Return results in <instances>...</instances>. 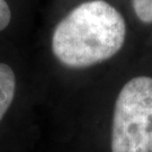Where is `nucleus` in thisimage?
<instances>
[{"instance_id":"nucleus-1","label":"nucleus","mask_w":152,"mask_h":152,"mask_svg":"<svg viewBox=\"0 0 152 152\" xmlns=\"http://www.w3.org/2000/svg\"><path fill=\"white\" fill-rule=\"evenodd\" d=\"M126 37L124 17L105 0H89L75 7L55 26L51 46L66 68L83 69L112 59Z\"/></svg>"},{"instance_id":"nucleus-4","label":"nucleus","mask_w":152,"mask_h":152,"mask_svg":"<svg viewBox=\"0 0 152 152\" xmlns=\"http://www.w3.org/2000/svg\"><path fill=\"white\" fill-rule=\"evenodd\" d=\"M135 16L144 24H152V0H132Z\"/></svg>"},{"instance_id":"nucleus-2","label":"nucleus","mask_w":152,"mask_h":152,"mask_svg":"<svg viewBox=\"0 0 152 152\" xmlns=\"http://www.w3.org/2000/svg\"><path fill=\"white\" fill-rule=\"evenodd\" d=\"M112 152H152V78H132L120 90L112 120Z\"/></svg>"},{"instance_id":"nucleus-5","label":"nucleus","mask_w":152,"mask_h":152,"mask_svg":"<svg viewBox=\"0 0 152 152\" xmlns=\"http://www.w3.org/2000/svg\"><path fill=\"white\" fill-rule=\"evenodd\" d=\"M11 20V10L6 0H0V32L8 27Z\"/></svg>"},{"instance_id":"nucleus-3","label":"nucleus","mask_w":152,"mask_h":152,"mask_svg":"<svg viewBox=\"0 0 152 152\" xmlns=\"http://www.w3.org/2000/svg\"><path fill=\"white\" fill-rule=\"evenodd\" d=\"M16 94V75L10 65L0 62V122L8 112Z\"/></svg>"}]
</instances>
